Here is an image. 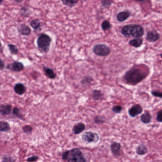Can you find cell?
<instances>
[{
  "mask_svg": "<svg viewBox=\"0 0 162 162\" xmlns=\"http://www.w3.org/2000/svg\"><path fill=\"white\" fill-rule=\"evenodd\" d=\"M81 138L83 141L88 143H96L100 140V136L98 134L91 131L84 133L82 135Z\"/></svg>",
  "mask_w": 162,
  "mask_h": 162,
  "instance_id": "cell-6",
  "label": "cell"
},
{
  "mask_svg": "<svg viewBox=\"0 0 162 162\" xmlns=\"http://www.w3.org/2000/svg\"><path fill=\"white\" fill-rule=\"evenodd\" d=\"M160 38V34L155 31H149L146 34V40L152 42L156 41Z\"/></svg>",
  "mask_w": 162,
  "mask_h": 162,
  "instance_id": "cell-11",
  "label": "cell"
},
{
  "mask_svg": "<svg viewBox=\"0 0 162 162\" xmlns=\"http://www.w3.org/2000/svg\"><path fill=\"white\" fill-rule=\"evenodd\" d=\"M93 52L100 56H107L110 54V49L108 46L103 44L96 45L93 48Z\"/></svg>",
  "mask_w": 162,
  "mask_h": 162,
  "instance_id": "cell-5",
  "label": "cell"
},
{
  "mask_svg": "<svg viewBox=\"0 0 162 162\" xmlns=\"http://www.w3.org/2000/svg\"><path fill=\"white\" fill-rule=\"evenodd\" d=\"M13 114L17 118H19L21 120H24V116L21 114L20 110L17 107H15L13 109Z\"/></svg>",
  "mask_w": 162,
  "mask_h": 162,
  "instance_id": "cell-27",
  "label": "cell"
},
{
  "mask_svg": "<svg viewBox=\"0 0 162 162\" xmlns=\"http://www.w3.org/2000/svg\"><path fill=\"white\" fill-rule=\"evenodd\" d=\"M85 128H86V126L85 124L82 122H79L73 126L72 131L75 135L80 134L83 131H84Z\"/></svg>",
  "mask_w": 162,
  "mask_h": 162,
  "instance_id": "cell-15",
  "label": "cell"
},
{
  "mask_svg": "<svg viewBox=\"0 0 162 162\" xmlns=\"http://www.w3.org/2000/svg\"><path fill=\"white\" fill-rule=\"evenodd\" d=\"M22 130L25 133L27 134H30L32 133V131L33 130V128L32 126H30V125H25L22 127Z\"/></svg>",
  "mask_w": 162,
  "mask_h": 162,
  "instance_id": "cell-29",
  "label": "cell"
},
{
  "mask_svg": "<svg viewBox=\"0 0 162 162\" xmlns=\"http://www.w3.org/2000/svg\"><path fill=\"white\" fill-rule=\"evenodd\" d=\"M62 158L67 162H87L82 153L77 148L64 152Z\"/></svg>",
  "mask_w": 162,
  "mask_h": 162,
  "instance_id": "cell-3",
  "label": "cell"
},
{
  "mask_svg": "<svg viewBox=\"0 0 162 162\" xmlns=\"http://www.w3.org/2000/svg\"><path fill=\"white\" fill-rule=\"evenodd\" d=\"M103 96V93L100 90H94L92 91V98L93 100L98 101L102 98Z\"/></svg>",
  "mask_w": 162,
  "mask_h": 162,
  "instance_id": "cell-20",
  "label": "cell"
},
{
  "mask_svg": "<svg viewBox=\"0 0 162 162\" xmlns=\"http://www.w3.org/2000/svg\"><path fill=\"white\" fill-rule=\"evenodd\" d=\"M121 145L119 142H113L110 146V149L113 156L115 157H119L121 153Z\"/></svg>",
  "mask_w": 162,
  "mask_h": 162,
  "instance_id": "cell-8",
  "label": "cell"
},
{
  "mask_svg": "<svg viewBox=\"0 0 162 162\" xmlns=\"http://www.w3.org/2000/svg\"><path fill=\"white\" fill-rule=\"evenodd\" d=\"M143 112L142 107L139 104L134 105L128 110V114L132 118H134Z\"/></svg>",
  "mask_w": 162,
  "mask_h": 162,
  "instance_id": "cell-9",
  "label": "cell"
},
{
  "mask_svg": "<svg viewBox=\"0 0 162 162\" xmlns=\"http://www.w3.org/2000/svg\"><path fill=\"white\" fill-rule=\"evenodd\" d=\"M39 158V157L38 156H32V157H29V158H28L27 159V161L28 162H35V161L38 160Z\"/></svg>",
  "mask_w": 162,
  "mask_h": 162,
  "instance_id": "cell-33",
  "label": "cell"
},
{
  "mask_svg": "<svg viewBox=\"0 0 162 162\" xmlns=\"http://www.w3.org/2000/svg\"><path fill=\"white\" fill-rule=\"evenodd\" d=\"M113 2V0H101V3L104 8H107L109 7Z\"/></svg>",
  "mask_w": 162,
  "mask_h": 162,
  "instance_id": "cell-28",
  "label": "cell"
},
{
  "mask_svg": "<svg viewBox=\"0 0 162 162\" xmlns=\"http://www.w3.org/2000/svg\"><path fill=\"white\" fill-rule=\"evenodd\" d=\"M4 67H5V64H4V62L2 60V59H0V69L1 71L3 70Z\"/></svg>",
  "mask_w": 162,
  "mask_h": 162,
  "instance_id": "cell-36",
  "label": "cell"
},
{
  "mask_svg": "<svg viewBox=\"0 0 162 162\" xmlns=\"http://www.w3.org/2000/svg\"><path fill=\"white\" fill-rule=\"evenodd\" d=\"M30 25L35 31H37L40 28L41 23L39 19L33 20L30 22Z\"/></svg>",
  "mask_w": 162,
  "mask_h": 162,
  "instance_id": "cell-23",
  "label": "cell"
},
{
  "mask_svg": "<svg viewBox=\"0 0 162 162\" xmlns=\"http://www.w3.org/2000/svg\"><path fill=\"white\" fill-rule=\"evenodd\" d=\"M10 126L8 122L1 121L0 122V131L1 132H8L10 130Z\"/></svg>",
  "mask_w": 162,
  "mask_h": 162,
  "instance_id": "cell-22",
  "label": "cell"
},
{
  "mask_svg": "<svg viewBox=\"0 0 162 162\" xmlns=\"http://www.w3.org/2000/svg\"><path fill=\"white\" fill-rule=\"evenodd\" d=\"M12 106L10 104H2L0 106V113L2 116H7L11 114Z\"/></svg>",
  "mask_w": 162,
  "mask_h": 162,
  "instance_id": "cell-14",
  "label": "cell"
},
{
  "mask_svg": "<svg viewBox=\"0 0 162 162\" xmlns=\"http://www.w3.org/2000/svg\"><path fill=\"white\" fill-rule=\"evenodd\" d=\"M93 81V79L91 77V76H85L81 80V84L83 85H90Z\"/></svg>",
  "mask_w": 162,
  "mask_h": 162,
  "instance_id": "cell-25",
  "label": "cell"
},
{
  "mask_svg": "<svg viewBox=\"0 0 162 162\" xmlns=\"http://www.w3.org/2000/svg\"><path fill=\"white\" fill-rule=\"evenodd\" d=\"M121 33L126 37L140 38L144 34V29L140 25H127L122 28Z\"/></svg>",
  "mask_w": 162,
  "mask_h": 162,
  "instance_id": "cell-2",
  "label": "cell"
},
{
  "mask_svg": "<svg viewBox=\"0 0 162 162\" xmlns=\"http://www.w3.org/2000/svg\"><path fill=\"white\" fill-rule=\"evenodd\" d=\"M61 1L64 5L72 8L77 4L80 0H61Z\"/></svg>",
  "mask_w": 162,
  "mask_h": 162,
  "instance_id": "cell-21",
  "label": "cell"
},
{
  "mask_svg": "<svg viewBox=\"0 0 162 162\" xmlns=\"http://www.w3.org/2000/svg\"><path fill=\"white\" fill-rule=\"evenodd\" d=\"M141 122L144 124H149L151 121V116L148 111H145L140 117Z\"/></svg>",
  "mask_w": 162,
  "mask_h": 162,
  "instance_id": "cell-18",
  "label": "cell"
},
{
  "mask_svg": "<svg viewBox=\"0 0 162 162\" xmlns=\"http://www.w3.org/2000/svg\"><path fill=\"white\" fill-rule=\"evenodd\" d=\"M122 110H123L122 107L121 106H119V105L114 106L112 109V111L114 112H115V113H119L121 112Z\"/></svg>",
  "mask_w": 162,
  "mask_h": 162,
  "instance_id": "cell-32",
  "label": "cell"
},
{
  "mask_svg": "<svg viewBox=\"0 0 162 162\" xmlns=\"http://www.w3.org/2000/svg\"><path fill=\"white\" fill-rule=\"evenodd\" d=\"M14 91L16 94L22 95L26 92L27 88L24 85L21 83H17L14 86Z\"/></svg>",
  "mask_w": 162,
  "mask_h": 162,
  "instance_id": "cell-12",
  "label": "cell"
},
{
  "mask_svg": "<svg viewBox=\"0 0 162 162\" xmlns=\"http://www.w3.org/2000/svg\"><path fill=\"white\" fill-rule=\"evenodd\" d=\"M147 74L146 69L143 68V67L136 66L133 67L126 73L124 78L125 82L128 85H135L144 80Z\"/></svg>",
  "mask_w": 162,
  "mask_h": 162,
  "instance_id": "cell-1",
  "label": "cell"
},
{
  "mask_svg": "<svg viewBox=\"0 0 162 162\" xmlns=\"http://www.w3.org/2000/svg\"><path fill=\"white\" fill-rule=\"evenodd\" d=\"M112 25L108 20H105L101 24V29L104 31H108L111 28Z\"/></svg>",
  "mask_w": 162,
  "mask_h": 162,
  "instance_id": "cell-26",
  "label": "cell"
},
{
  "mask_svg": "<svg viewBox=\"0 0 162 162\" xmlns=\"http://www.w3.org/2000/svg\"><path fill=\"white\" fill-rule=\"evenodd\" d=\"M14 2H15L18 3H21L23 1L22 0H14Z\"/></svg>",
  "mask_w": 162,
  "mask_h": 162,
  "instance_id": "cell-37",
  "label": "cell"
},
{
  "mask_svg": "<svg viewBox=\"0 0 162 162\" xmlns=\"http://www.w3.org/2000/svg\"><path fill=\"white\" fill-rule=\"evenodd\" d=\"M161 57L162 58V53L161 54Z\"/></svg>",
  "mask_w": 162,
  "mask_h": 162,
  "instance_id": "cell-40",
  "label": "cell"
},
{
  "mask_svg": "<svg viewBox=\"0 0 162 162\" xmlns=\"http://www.w3.org/2000/svg\"><path fill=\"white\" fill-rule=\"evenodd\" d=\"M9 50L10 51V53L13 55H16L18 53L19 49L17 48V46L12 44H8Z\"/></svg>",
  "mask_w": 162,
  "mask_h": 162,
  "instance_id": "cell-24",
  "label": "cell"
},
{
  "mask_svg": "<svg viewBox=\"0 0 162 162\" xmlns=\"http://www.w3.org/2000/svg\"><path fill=\"white\" fill-rule=\"evenodd\" d=\"M3 48H2V46H1V49H0V51H1V53H2V52H3Z\"/></svg>",
  "mask_w": 162,
  "mask_h": 162,
  "instance_id": "cell-38",
  "label": "cell"
},
{
  "mask_svg": "<svg viewBox=\"0 0 162 162\" xmlns=\"http://www.w3.org/2000/svg\"><path fill=\"white\" fill-rule=\"evenodd\" d=\"M43 70L45 74L47 77L51 79H54L56 77V74L55 73L53 69L49 68L45 66L43 67Z\"/></svg>",
  "mask_w": 162,
  "mask_h": 162,
  "instance_id": "cell-16",
  "label": "cell"
},
{
  "mask_svg": "<svg viewBox=\"0 0 162 162\" xmlns=\"http://www.w3.org/2000/svg\"><path fill=\"white\" fill-rule=\"evenodd\" d=\"M6 68L8 70L14 72H20L24 70V66L21 62L15 61L13 62L8 64L6 67Z\"/></svg>",
  "mask_w": 162,
  "mask_h": 162,
  "instance_id": "cell-7",
  "label": "cell"
},
{
  "mask_svg": "<svg viewBox=\"0 0 162 162\" xmlns=\"http://www.w3.org/2000/svg\"><path fill=\"white\" fill-rule=\"evenodd\" d=\"M94 122L96 124H102L105 122V120L103 117L96 116L94 118Z\"/></svg>",
  "mask_w": 162,
  "mask_h": 162,
  "instance_id": "cell-31",
  "label": "cell"
},
{
  "mask_svg": "<svg viewBox=\"0 0 162 162\" xmlns=\"http://www.w3.org/2000/svg\"><path fill=\"white\" fill-rule=\"evenodd\" d=\"M52 38L49 35L45 33H41L37 39L38 48L41 53H47L50 50Z\"/></svg>",
  "mask_w": 162,
  "mask_h": 162,
  "instance_id": "cell-4",
  "label": "cell"
},
{
  "mask_svg": "<svg viewBox=\"0 0 162 162\" xmlns=\"http://www.w3.org/2000/svg\"><path fill=\"white\" fill-rule=\"evenodd\" d=\"M136 153L139 156H144L148 152V149L144 144H139L136 149Z\"/></svg>",
  "mask_w": 162,
  "mask_h": 162,
  "instance_id": "cell-17",
  "label": "cell"
},
{
  "mask_svg": "<svg viewBox=\"0 0 162 162\" xmlns=\"http://www.w3.org/2000/svg\"><path fill=\"white\" fill-rule=\"evenodd\" d=\"M156 120L158 122H162V110H159L156 116Z\"/></svg>",
  "mask_w": 162,
  "mask_h": 162,
  "instance_id": "cell-34",
  "label": "cell"
},
{
  "mask_svg": "<svg viewBox=\"0 0 162 162\" xmlns=\"http://www.w3.org/2000/svg\"><path fill=\"white\" fill-rule=\"evenodd\" d=\"M1 162H15V159L11 156H4L2 158Z\"/></svg>",
  "mask_w": 162,
  "mask_h": 162,
  "instance_id": "cell-30",
  "label": "cell"
},
{
  "mask_svg": "<svg viewBox=\"0 0 162 162\" xmlns=\"http://www.w3.org/2000/svg\"><path fill=\"white\" fill-rule=\"evenodd\" d=\"M18 31L21 35L23 36H29L32 32V30L30 27L25 24H21L17 27Z\"/></svg>",
  "mask_w": 162,
  "mask_h": 162,
  "instance_id": "cell-10",
  "label": "cell"
},
{
  "mask_svg": "<svg viewBox=\"0 0 162 162\" xmlns=\"http://www.w3.org/2000/svg\"><path fill=\"white\" fill-rule=\"evenodd\" d=\"M3 0H1V2H0V3L1 4H2V2H3Z\"/></svg>",
  "mask_w": 162,
  "mask_h": 162,
  "instance_id": "cell-39",
  "label": "cell"
},
{
  "mask_svg": "<svg viewBox=\"0 0 162 162\" xmlns=\"http://www.w3.org/2000/svg\"><path fill=\"white\" fill-rule=\"evenodd\" d=\"M143 39L141 38H136L130 40L129 44L132 47L138 48L141 46L143 44Z\"/></svg>",
  "mask_w": 162,
  "mask_h": 162,
  "instance_id": "cell-19",
  "label": "cell"
},
{
  "mask_svg": "<svg viewBox=\"0 0 162 162\" xmlns=\"http://www.w3.org/2000/svg\"><path fill=\"white\" fill-rule=\"evenodd\" d=\"M131 16V13L129 11H122L117 15V20L119 22H122L126 21Z\"/></svg>",
  "mask_w": 162,
  "mask_h": 162,
  "instance_id": "cell-13",
  "label": "cell"
},
{
  "mask_svg": "<svg viewBox=\"0 0 162 162\" xmlns=\"http://www.w3.org/2000/svg\"><path fill=\"white\" fill-rule=\"evenodd\" d=\"M151 93L154 96L162 99V92L159 91H152Z\"/></svg>",
  "mask_w": 162,
  "mask_h": 162,
  "instance_id": "cell-35",
  "label": "cell"
}]
</instances>
